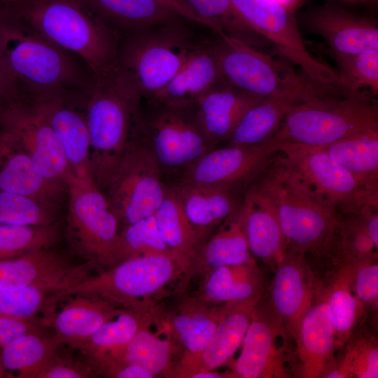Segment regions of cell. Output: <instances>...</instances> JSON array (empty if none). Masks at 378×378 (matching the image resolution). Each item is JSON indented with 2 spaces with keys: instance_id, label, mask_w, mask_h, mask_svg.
<instances>
[{
  "instance_id": "obj_1",
  "label": "cell",
  "mask_w": 378,
  "mask_h": 378,
  "mask_svg": "<svg viewBox=\"0 0 378 378\" xmlns=\"http://www.w3.org/2000/svg\"><path fill=\"white\" fill-rule=\"evenodd\" d=\"M0 64L17 94L30 99L59 98L83 104L94 78L74 53L51 42L0 8Z\"/></svg>"
},
{
  "instance_id": "obj_2",
  "label": "cell",
  "mask_w": 378,
  "mask_h": 378,
  "mask_svg": "<svg viewBox=\"0 0 378 378\" xmlns=\"http://www.w3.org/2000/svg\"><path fill=\"white\" fill-rule=\"evenodd\" d=\"M188 19L120 34L114 67L142 99L153 97L209 36ZM209 29V28H208Z\"/></svg>"
},
{
  "instance_id": "obj_3",
  "label": "cell",
  "mask_w": 378,
  "mask_h": 378,
  "mask_svg": "<svg viewBox=\"0 0 378 378\" xmlns=\"http://www.w3.org/2000/svg\"><path fill=\"white\" fill-rule=\"evenodd\" d=\"M7 7L51 42L78 56L94 78L113 68L120 34L80 0H28Z\"/></svg>"
},
{
  "instance_id": "obj_4",
  "label": "cell",
  "mask_w": 378,
  "mask_h": 378,
  "mask_svg": "<svg viewBox=\"0 0 378 378\" xmlns=\"http://www.w3.org/2000/svg\"><path fill=\"white\" fill-rule=\"evenodd\" d=\"M142 98L115 67L94 78L84 110L90 135L92 175L106 189L126 151Z\"/></svg>"
},
{
  "instance_id": "obj_5",
  "label": "cell",
  "mask_w": 378,
  "mask_h": 378,
  "mask_svg": "<svg viewBox=\"0 0 378 378\" xmlns=\"http://www.w3.org/2000/svg\"><path fill=\"white\" fill-rule=\"evenodd\" d=\"M255 186L272 200L287 248L306 254L332 251L340 214L298 175L276 158L258 177Z\"/></svg>"
},
{
  "instance_id": "obj_6",
  "label": "cell",
  "mask_w": 378,
  "mask_h": 378,
  "mask_svg": "<svg viewBox=\"0 0 378 378\" xmlns=\"http://www.w3.org/2000/svg\"><path fill=\"white\" fill-rule=\"evenodd\" d=\"M212 44L222 80L246 93L262 99L279 98L291 104L339 97L237 39L214 34Z\"/></svg>"
},
{
  "instance_id": "obj_7",
  "label": "cell",
  "mask_w": 378,
  "mask_h": 378,
  "mask_svg": "<svg viewBox=\"0 0 378 378\" xmlns=\"http://www.w3.org/2000/svg\"><path fill=\"white\" fill-rule=\"evenodd\" d=\"M370 130H378L377 101L360 92L292 105L268 141L322 147Z\"/></svg>"
},
{
  "instance_id": "obj_8",
  "label": "cell",
  "mask_w": 378,
  "mask_h": 378,
  "mask_svg": "<svg viewBox=\"0 0 378 378\" xmlns=\"http://www.w3.org/2000/svg\"><path fill=\"white\" fill-rule=\"evenodd\" d=\"M66 184V235L74 253L106 269L122 261L120 223L90 168L72 171Z\"/></svg>"
},
{
  "instance_id": "obj_9",
  "label": "cell",
  "mask_w": 378,
  "mask_h": 378,
  "mask_svg": "<svg viewBox=\"0 0 378 378\" xmlns=\"http://www.w3.org/2000/svg\"><path fill=\"white\" fill-rule=\"evenodd\" d=\"M187 268L184 262L169 255L133 256L56 292L52 300L57 304L74 295H95L115 306L141 312Z\"/></svg>"
},
{
  "instance_id": "obj_10",
  "label": "cell",
  "mask_w": 378,
  "mask_h": 378,
  "mask_svg": "<svg viewBox=\"0 0 378 378\" xmlns=\"http://www.w3.org/2000/svg\"><path fill=\"white\" fill-rule=\"evenodd\" d=\"M132 134L152 155L160 169H185L214 148L200 129L192 108L142 99Z\"/></svg>"
},
{
  "instance_id": "obj_11",
  "label": "cell",
  "mask_w": 378,
  "mask_h": 378,
  "mask_svg": "<svg viewBox=\"0 0 378 378\" xmlns=\"http://www.w3.org/2000/svg\"><path fill=\"white\" fill-rule=\"evenodd\" d=\"M244 20L286 59L299 66L313 83L337 95V72L316 59L307 49L297 22L289 8L276 0H230Z\"/></svg>"
},
{
  "instance_id": "obj_12",
  "label": "cell",
  "mask_w": 378,
  "mask_h": 378,
  "mask_svg": "<svg viewBox=\"0 0 378 378\" xmlns=\"http://www.w3.org/2000/svg\"><path fill=\"white\" fill-rule=\"evenodd\" d=\"M161 173L146 148L131 134L128 147L106 188L109 204L124 226L156 212L167 188Z\"/></svg>"
},
{
  "instance_id": "obj_13",
  "label": "cell",
  "mask_w": 378,
  "mask_h": 378,
  "mask_svg": "<svg viewBox=\"0 0 378 378\" xmlns=\"http://www.w3.org/2000/svg\"><path fill=\"white\" fill-rule=\"evenodd\" d=\"M277 160L298 175L314 192L340 214L353 212L366 204H378L346 169L318 147L279 146Z\"/></svg>"
},
{
  "instance_id": "obj_14",
  "label": "cell",
  "mask_w": 378,
  "mask_h": 378,
  "mask_svg": "<svg viewBox=\"0 0 378 378\" xmlns=\"http://www.w3.org/2000/svg\"><path fill=\"white\" fill-rule=\"evenodd\" d=\"M0 126L45 177L67 187L72 169L56 135L31 99L14 94L1 100Z\"/></svg>"
},
{
  "instance_id": "obj_15",
  "label": "cell",
  "mask_w": 378,
  "mask_h": 378,
  "mask_svg": "<svg viewBox=\"0 0 378 378\" xmlns=\"http://www.w3.org/2000/svg\"><path fill=\"white\" fill-rule=\"evenodd\" d=\"M288 337L283 322L270 301L255 305L233 364L231 377L239 378L289 377L285 367Z\"/></svg>"
},
{
  "instance_id": "obj_16",
  "label": "cell",
  "mask_w": 378,
  "mask_h": 378,
  "mask_svg": "<svg viewBox=\"0 0 378 378\" xmlns=\"http://www.w3.org/2000/svg\"><path fill=\"white\" fill-rule=\"evenodd\" d=\"M278 153L279 146L269 141L260 146L214 148L183 169L182 183L236 189L258 178Z\"/></svg>"
},
{
  "instance_id": "obj_17",
  "label": "cell",
  "mask_w": 378,
  "mask_h": 378,
  "mask_svg": "<svg viewBox=\"0 0 378 378\" xmlns=\"http://www.w3.org/2000/svg\"><path fill=\"white\" fill-rule=\"evenodd\" d=\"M94 266L74 264L50 248L39 249L12 258H0V288H45L55 293L83 281Z\"/></svg>"
},
{
  "instance_id": "obj_18",
  "label": "cell",
  "mask_w": 378,
  "mask_h": 378,
  "mask_svg": "<svg viewBox=\"0 0 378 378\" xmlns=\"http://www.w3.org/2000/svg\"><path fill=\"white\" fill-rule=\"evenodd\" d=\"M304 255L287 248L274 270L270 285L269 301L281 319L288 336L293 340L317 290Z\"/></svg>"
},
{
  "instance_id": "obj_19",
  "label": "cell",
  "mask_w": 378,
  "mask_h": 378,
  "mask_svg": "<svg viewBox=\"0 0 378 378\" xmlns=\"http://www.w3.org/2000/svg\"><path fill=\"white\" fill-rule=\"evenodd\" d=\"M302 377H323L335 360L337 343L328 305L322 290L303 316L295 339Z\"/></svg>"
},
{
  "instance_id": "obj_20",
  "label": "cell",
  "mask_w": 378,
  "mask_h": 378,
  "mask_svg": "<svg viewBox=\"0 0 378 378\" xmlns=\"http://www.w3.org/2000/svg\"><path fill=\"white\" fill-rule=\"evenodd\" d=\"M0 190L31 197L55 209L64 192H67V187L45 177L1 126Z\"/></svg>"
},
{
  "instance_id": "obj_21",
  "label": "cell",
  "mask_w": 378,
  "mask_h": 378,
  "mask_svg": "<svg viewBox=\"0 0 378 378\" xmlns=\"http://www.w3.org/2000/svg\"><path fill=\"white\" fill-rule=\"evenodd\" d=\"M262 99H265L238 90L222 80L191 108L202 132L215 146L227 141L245 113Z\"/></svg>"
},
{
  "instance_id": "obj_22",
  "label": "cell",
  "mask_w": 378,
  "mask_h": 378,
  "mask_svg": "<svg viewBox=\"0 0 378 378\" xmlns=\"http://www.w3.org/2000/svg\"><path fill=\"white\" fill-rule=\"evenodd\" d=\"M210 36L195 49L172 79L151 99L164 104L192 108L198 99L222 80Z\"/></svg>"
},
{
  "instance_id": "obj_23",
  "label": "cell",
  "mask_w": 378,
  "mask_h": 378,
  "mask_svg": "<svg viewBox=\"0 0 378 378\" xmlns=\"http://www.w3.org/2000/svg\"><path fill=\"white\" fill-rule=\"evenodd\" d=\"M241 204L250 252L274 270L287 249L277 210L268 195L255 185Z\"/></svg>"
},
{
  "instance_id": "obj_24",
  "label": "cell",
  "mask_w": 378,
  "mask_h": 378,
  "mask_svg": "<svg viewBox=\"0 0 378 378\" xmlns=\"http://www.w3.org/2000/svg\"><path fill=\"white\" fill-rule=\"evenodd\" d=\"M31 100L56 135L72 171L90 168V135L84 106L59 98Z\"/></svg>"
},
{
  "instance_id": "obj_25",
  "label": "cell",
  "mask_w": 378,
  "mask_h": 378,
  "mask_svg": "<svg viewBox=\"0 0 378 378\" xmlns=\"http://www.w3.org/2000/svg\"><path fill=\"white\" fill-rule=\"evenodd\" d=\"M59 312H54L48 326L60 344L73 348L94 333L106 321L120 312L115 305L95 295H74L62 299Z\"/></svg>"
},
{
  "instance_id": "obj_26",
  "label": "cell",
  "mask_w": 378,
  "mask_h": 378,
  "mask_svg": "<svg viewBox=\"0 0 378 378\" xmlns=\"http://www.w3.org/2000/svg\"><path fill=\"white\" fill-rule=\"evenodd\" d=\"M313 32L320 35L335 58L378 48V29L374 22L332 8H324L308 20Z\"/></svg>"
},
{
  "instance_id": "obj_27",
  "label": "cell",
  "mask_w": 378,
  "mask_h": 378,
  "mask_svg": "<svg viewBox=\"0 0 378 378\" xmlns=\"http://www.w3.org/2000/svg\"><path fill=\"white\" fill-rule=\"evenodd\" d=\"M80 1L103 23L120 34L187 19L158 0Z\"/></svg>"
},
{
  "instance_id": "obj_28",
  "label": "cell",
  "mask_w": 378,
  "mask_h": 378,
  "mask_svg": "<svg viewBox=\"0 0 378 378\" xmlns=\"http://www.w3.org/2000/svg\"><path fill=\"white\" fill-rule=\"evenodd\" d=\"M220 229L202 246H199L188 269L208 272L225 265H239L253 260L245 230L244 211L241 203L224 220Z\"/></svg>"
},
{
  "instance_id": "obj_29",
  "label": "cell",
  "mask_w": 378,
  "mask_h": 378,
  "mask_svg": "<svg viewBox=\"0 0 378 378\" xmlns=\"http://www.w3.org/2000/svg\"><path fill=\"white\" fill-rule=\"evenodd\" d=\"M262 298L225 303L220 309L212 340L196 358L200 364V370H214L231 362L234 353L241 345L253 311Z\"/></svg>"
},
{
  "instance_id": "obj_30",
  "label": "cell",
  "mask_w": 378,
  "mask_h": 378,
  "mask_svg": "<svg viewBox=\"0 0 378 378\" xmlns=\"http://www.w3.org/2000/svg\"><path fill=\"white\" fill-rule=\"evenodd\" d=\"M177 188L184 212L200 237L223 222L241 204L231 187L182 183Z\"/></svg>"
},
{
  "instance_id": "obj_31",
  "label": "cell",
  "mask_w": 378,
  "mask_h": 378,
  "mask_svg": "<svg viewBox=\"0 0 378 378\" xmlns=\"http://www.w3.org/2000/svg\"><path fill=\"white\" fill-rule=\"evenodd\" d=\"M378 195V130L358 133L318 147Z\"/></svg>"
},
{
  "instance_id": "obj_32",
  "label": "cell",
  "mask_w": 378,
  "mask_h": 378,
  "mask_svg": "<svg viewBox=\"0 0 378 378\" xmlns=\"http://www.w3.org/2000/svg\"><path fill=\"white\" fill-rule=\"evenodd\" d=\"M203 299L232 302L260 298L263 279L254 259L239 265H225L209 272L203 285Z\"/></svg>"
},
{
  "instance_id": "obj_33",
  "label": "cell",
  "mask_w": 378,
  "mask_h": 378,
  "mask_svg": "<svg viewBox=\"0 0 378 378\" xmlns=\"http://www.w3.org/2000/svg\"><path fill=\"white\" fill-rule=\"evenodd\" d=\"M327 288L325 297L334 328L337 346L347 343L364 312V305L351 286V263L342 258Z\"/></svg>"
},
{
  "instance_id": "obj_34",
  "label": "cell",
  "mask_w": 378,
  "mask_h": 378,
  "mask_svg": "<svg viewBox=\"0 0 378 378\" xmlns=\"http://www.w3.org/2000/svg\"><path fill=\"white\" fill-rule=\"evenodd\" d=\"M154 216L164 242L174 255L188 267L198 248L200 236L184 212L177 186L167 187L163 200Z\"/></svg>"
},
{
  "instance_id": "obj_35",
  "label": "cell",
  "mask_w": 378,
  "mask_h": 378,
  "mask_svg": "<svg viewBox=\"0 0 378 378\" xmlns=\"http://www.w3.org/2000/svg\"><path fill=\"white\" fill-rule=\"evenodd\" d=\"M139 312L120 310L114 318L106 321L94 333L75 345L85 361L101 358H116L145 325Z\"/></svg>"
},
{
  "instance_id": "obj_36",
  "label": "cell",
  "mask_w": 378,
  "mask_h": 378,
  "mask_svg": "<svg viewBox=\"0 0 378 378\" xmlns=\"http://www.w3.org/2000/svg\"><path fill=\"white\" fill-rule=\"evenodd\" d=\"M292 105L279 98L262 99L245 113L227 144L253 146L267 143L277 132Z\"/></svg>"
},
{
  "instance_id": "obj_37",
  "label": "cell",
  "mask_w": 378,
  "mask_h": 378,
  "mask_svg": "<svg viewBox=\"0 0 378 378\" xmlns=\"http://www.w3.org/2000/svg\"><path fill=\"white\" fill-rule=\"evenodd\" d=\"M60 346L53 335L47 337L41 331L29 332L0 349L1 363L8 371L16 372L17 377L36 378Z\"/></svg>"
},
{
  "instance_id": "obj_38",
  "label": "cell",
  "mask_w": 378,
  "mask_h": 378,
  "mask_svg": "<svg viewBox=\"0 0 378 378\" xmlns=\"http://www.w3.org/2000/svg\"><path fill=\"white\" fill-rule=\"evenodd\" d=\"M217 34H225L259 49L268 42L240 15L230 0H183Z\"/></svg>"
},
{
  "instance_id": "obj_39",
  "label": "cell",
  "mask_w": 378,
  "mask_h": 378,
  "mask_svg": "<svg viewBox=\"0 0 378 378\" xmlns=\"http://www.w3.org/2000/svg\"><path fill=\"white\" fill-rule=\"evenodd\" d=\"M61 234L59 222L46 226L0 223V258H12L52 248L60 239Z\"/></svg>"
},
{
  "instance_id": "obj_40",
  "label": "cell",
  "mask_w": 378,
  "mask_h": 378,
  "mask_svg": "<svg viewBox=\"0 0 378 378\" xmlns=\"http://www.w3.org/2000/svg\"><path fill=\"white\" fill-rule=\"evenodd\" d=\"M171 354L170 342L148 331L144 325L114 358L138 365L155 377L167 369Z\"/></svg>"
},
{
  "instance_id": "obj_41",
  "label": "cell",
  "mask_w": 378,
  "mask_h": 378,
  "mask_svg": "<svg viewBox=\"0 0 378 378\" xmlns=\"http://www.w3.org/2000/svg\"><path fill=\"white\" fill-rule=\"evenodd\" d=\"M335 59L339 67L340 86L348 94L365 92L366 88L374 95L377 94L378 48Z\"/></svg>"
},
{
  "instance_id": "obj_42",
  "label": "cell",
  "mask_w": 378,
  "mask_h": 378,
  "mask_svg": "<svg viewBox=\"0 0 378 378\" xmlns=\"http://www.w3.org/2000/svg\"><path fill=\"white\" fill-rule=\"evenodd\" d=\"M220 309L211 312L187 309L172 319V326L181 343L195 359L209 345L216 332Z\"/></svg>"
},
{
  "instance_id": "obj_43",
  "label": "cell",
  "mask_w": 378,
  "mask_h": 378,
  "mask_svg": "<svg viewBox=\"0 0 378 378\" xmlns=\"http://www.w3.org/2000/svg\"><path fill=\"white\" fill-rule=\"evenodd\" d=\"M55 291L36 287L22 289L0 288V315L34 319L43 315V323L55 309L52 302Z\"/></svg>"
},
{
  "instance_id": "obj_44",
  "label": "cell",
  "mask_w": 378,
  "mask_h": 378,
  "mask_svg": "<svg viewBox=\"0 0 378 378\" xmlns=\"http://www.w3.org/2000/svg\"><path fill=\"white\" fill-rule=\"evenodd\" d=\"M55 209L31 197L0 190V223L46 226L57 223Z\"/></svg>"
},
{
  "instance_id": "obj_45",
  "label": "cell",
  "mask_w": 378,
  "mask_h": 378,
  "mask_svg": "<svg viewBox=\"0 0 378 378\" xmlns=\"http://www.w3.org/2000/svg\"><path fill=\"white\" fill-rule=\"evenodd\" d=\"M342 359L336 362L343 378H377L378 346L374 336L368 333L351 335Z\"/></svg>"
},
{
  "instance_id": "obj_46",
  "label": "cell",
  "mask_w": 378,
  "mask_h": 378,
  "mask_svg": "<svg viewBox=\"0 0 378 378\" xmlns=\"http://www.w3.org/2000/svg\"><path fill=\"white\" fill-rule=\"evenodd\" d=\"M120 239L122 260L142 255H169L176 258L162 239L154 215L124 226Z\"/></svg>"
},
{
  "instance_id": "obj_47",
  "label": "cell",
  "mask_w": 378,
  "mask_h": 378,
  "mask_svg": "<svg viewBox=\"0 0 378 378\" xmlns=\"http://www.w3.org/2000/svg\"><path fill=\"white\" fill-rule=\"evenodd\" d=\"M337 232L340 240L336 249L341 258L349 261L377 258V248L354 211L340 214Z\"/></svg>"
},
{
  "instance_id": "obj_48",
  "label": "cell",
  "mask_w": 378,
  "mask_h": 378,
  "mask_svg": "<svg viewBox=\"0 0 378 378\" xmlns=\"http://www.w3.org/2000/svg\"><path fill=\"white\" fill-rule=\"evenodd\" d=\"M349 262L351 266V286L355 295L364 307L374 306L378 298L377 258Z\"/></svg>"
},
{
  "instance_id": "obj_49",
  "label": "cell",
  "mask_w": 378,
  "mask_h": 378,
  "mask_svg": "<svg viewBox=\"0 0 378 378\" xmlns=\"http://www.w3.org/2000/svg\"><path fill=\"white\" fill-rule=\"evenodd\" d=\"M95 374L85 360L59 356L57 353L45 364L36 378H88Z\"/></svg>"
},
{
  "instance_id": "obj_50",
  "label": "cell",
  "mask_w": 378,
  "mask_h": 378,
  "mask_svg": "<svg viewBox=\"0 0 378 378\" xmlns=\"http://www.w3.org/2000/svg\"><path fill=\"white\" fill-rule=\"evenodd\" d=\"M40 325L34 319L0 315V349L25 334L40 331Z\"/></svg>"
},
{
  "instance_id": "obj_51",
  "label": "cell",
  "mask_w": 378,
  "mask_h": 378,
  "mask_svg": "<svg viewBox=\"0 0 378 378\" xmlns=\"http://www.w3.org/2000/svg\"><path fill=\"white\" fill-rule=\"evenodd\" d=\"M378 204H366L354 211L375 247H378Z\"/></svg>"
},
{
  "instance_id": "obj_52",
  "label": "cell",
  "mask_w": 378,
  "mask_h": 378,
  "mask_svg": "<svg viewBox=\"0 0 378 378\" xmlns=\"http://www.w3.org/2000/svg\"><path fill=\"white\" fill-rule=\"evenodd\" d=\"M13 93L12 85L0 64V101Z\"/></svg>"
},
{
  "instance_id": "obj_53",
  "label": "cell",
  "mask_w": 378,
  "mask_h": 378,
  "mask_svg": "<svg viewBox=\"0 0 378 378\" xmlns=\"http://www.w3.org/2000/svg\"><path fill=\"white\" fill-rule=\"evenodd\" d=\"M188 377L192 378H220L222 377V374L214 372V370H197L192 372L188 374Z\"/></svg>"
},
{
  "instance_id": "obj_54",
  "label": "cell",
  "mask_w": 378,
  "mask_h": 378,
  "mask_svg": "<svg viewBox=\"0 0 378 378\" xmlns=\"http://www.w3.org/2000/svg\"><path fill=\"white\" fill-rule=\"evenodd\" d=\"M13 374L8 371L3 365L0 356V378L4 377H13Z\"/></svg>"
},
{
  "instance_id": "obj_55",
  "label": "cell",
  "mask_w": 378,
  "mask_h": 378,
  "mask_svg": "<svg viewBox=\"0 0 378 378\" xmlns=\"http://www.w3.org/2000/svg\"><path fill=\"white\" fill-rule=\"evenodd\" d=\"M27 1L28 0H0V3L4 6H11L20 4Z\"/></svg>"
},
{
  "instance_id": "obj_56",
  "label": "cell",
  "mask_w": 378,
  "mask_h": 378,
  "mask_svg": "<svg viewBox=\"0 0 378 378\" xmlns=\"http://www.w3.org/2000/svg\"><path fill=\"white\" fill-rule=\"evenodd\" d=\"M279 3H280L281 5L287 7L289 8L292 4H293L295 2L297 1V0H276Z\"/></svg>"
}]
</instances>
